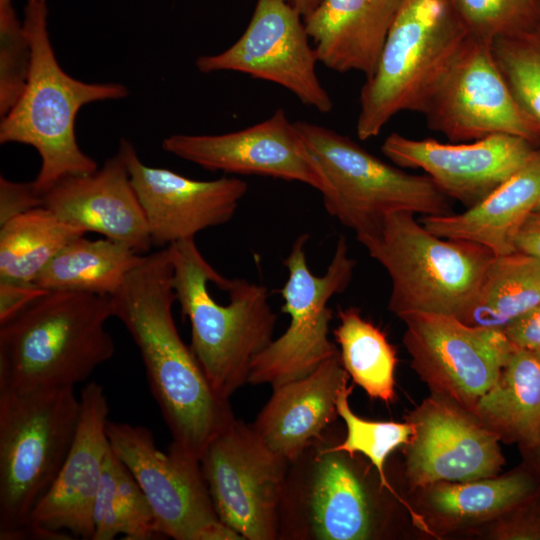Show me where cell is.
Returning a JSON list of instances; mask_svg holds the SVG:
<instances>
[{"instance_id":"obj_31","label":"cell","mask_w":540,"mask_h":540,"mask_svg":"<svg viewBox=\"0 0 540 540\" xmlns=\"http://www.w3.org/2000/svg\"><path fill=\"white\" fill-rule=\"evenodd\" d=\"M334 330L340 358L353 382L372 399H395L396 350L385 333L355 307L339 309Z\"/></svg>"},{"instance_id":"obj_29","label":"cell","mask_w":540,"mask_h":540,"mask_svg":"<svg viewBox=\"0 0 540 540\" xmlns=\"http://www.w3.org/2000/svg\"><path fill=\"white\" fill-rule=\"evenodd\" d=\"M85 235L40 206L0 226V280L34 283L73 239Z\"/></svg>"},{"instance_id":"obj_22","label":"cell","mask_w":540,"mask_h":540,"mask_svg":"<svg viewBox=\"0 0 540 540\" xmlns=\"http://www.w3.org/2000/svg\"><path fill=\"white\" fill-rule=\"evenodd\" d=\"M306 531L318 540H368L378 535V505L365 473L347 453L320 449L303 496Z\"/></svg>"},{"instance_id":"obj_36","label":"cell","mask_w":540,"mask_h":540,"mask_svg":"<svg viewBox=\"0 0 540 540\" xmlns=\"http://www.w3.org/2000/svg\"><path fill=\"white\" fill-rule=\"evenodd\" d=\"M43 206L33 181L16 182L0 177V226L10 219Z\"/></svg>"},{"instance_id":"obj_30","label":"cell","mask_w":540,"mask_h":540,"mask_svg":"<svg viewBox=\"0 0 540 540\" xmlns=\"http://www.w3.org/2000/svg\"><path fill=\"white\" fill-rule=\"evenodd\" d=\"M92 519V540H112L119 535L126 540L163 537L144 492L111 445L95 496Z\"/></svg>"},{"instance_id":"obj_2","label":"cell","mask_w":540,"mask_h":540,"mask_svg":"<svg viewBox=\"0 0 540 540\" xmlns=\"http://www.w3.org/2000/svg\"><path fill=\"white\" fill-rule=\"evenodd\" d=\"M173 289L191 324V350L222 399L247 383L253 359L273 340L276 314L268 289L244 278L228 279L204 258L195 239L168 246Z\"/></svg>"},{"instance_id":"obj_18","label":"cell","mask_w":540,"mask_h":540,"mask_svg":"<svg viewBox=\"0 0 540 540\" xmlns=\"http://www.w3.org/2000/svg\"><path fill=\"white\" fill-rule=\"evenodd\" d=\"M157 246L194 239L210 227L227 223L248 191L236 177L195 180L166 168L146 165L134 145L120 140L118 151Z\"/></svg>"},{"instance_id":"obj_5","label":"cell","mask_w":540,"mask_h":540,"mask_svg":"<svg viewBox=\"0 0 540 540\" xmlns=\"http://www.w3.org/2000/svg\"><path fill=\"white\" fill-rule=\"evenodd\" d=\"M414 215L389 214L373 230L356 235L390 278L388 310L399 319L431 313L465 322L495 254L473 242L440 237Z\"/></svg>"},{"instance_id":"obj_14","label":"cell","mask_w":540,"mask_h":540,"mask_svg":"<svg viewBox=\"0 0 540 540\" xmlns=\"http://www.w3.org/2000/svg\"><path fill=\"white\" fill-rule=\"evenodd\" d=\"M301 17L285 0H257L240 38L220 53L199 56L196 68L202 73L240 72L273 82L303 104L328 113L333 101L317 76L318 61Z\"/></svg>"},{"instance_id":"obj_12","label":"cell","mask_w":540,"mask_h":540,"mask_svg":"<svg viewBox=\"0 0 540 540\" xmlns=\"http://www.w3.org/2000/svg\"><path fill=\"white\" fill-rule=\"evenodd\" d=\"M400 320L415 373L431 393L474 414L516 348L505 332L440 314L413 313Z\"/></svg>"},{"instance_id":"obj_19","label":"cell","mask_w":540,"mask_h":540,"mask_svg":"<svg viewBox=\"0 0 540 540\" xmlns=\"http://www.w3.org/2000/svg\"><path fill=\"white\" fill-rule=\"evenodd\" d=\"M538 147L509 134L442 143L391 133L381 151L396 166L423 170L448 198L469 208L521 169Z\"/></svg>"},{"instance_id":"obj_21","label":"cell","mask_w":540,"mask_h":540,"mask_svg":"<svg viewBox=\"0 0 540 540\" xmlns=\"http://www.w3.org/2000/svg\"><path fill=\"white\" fill-rule=\"evenodd\" d=\"M348 380L338 353L310 374L274 387L251 427L273 453L293 463L338 416L337 397Z\"/></svg>"},{"instance_id":"obj_10","label":"cell","mask_w":540,"mask_h":540,"mask_svg":"<svg viewBox=\"0 0 540 540\" xmlns=\"http://www.w3.org/2000/svg\"><path fill=\"white\" fill-rule=\"evenodd\" d=\"M112 450L144 492L163 537L175 540H242L219 519L200 461L170 445L158 449L141 425L108 421Z\"/></svg>"},{"instance_id":"obj_16","label":"cell","mask_w":540,"mask_h":540,"mask_svg":"<svg viewBox=\"0 0 540 540\" xmlns=\"http://www.w3.org/2000/svg\"><path fill=\"white\" fill-rule=\"evenodd\" d=\"M162 149L203 169L259 175L304 183L324 194L328 180L284 109L242 130L216 134H172Z\"/></svg>"},{"instance_id":"obj_33","label":"cell","mask_w":540,"mask_h":540,"mask_svg":"<svg viewBox=\"0 0 540 540\" xmlns=\"http://www.w3.org/2000/svg\"><path fill=\"white\" fill-rule=\"evenodd\" d=\"M491 49L517 102L540 126V0L530 19L496 38Z\"/></svg>"},{"instance_id":"obj_39","label":"cell","mask_w":540,"mask_h":540,"mask_svg":"<svg viewBox=\"0 0 540 540\" xmlns=\"http://www.w3.org/2000/svg\"><path fill=\"white\" fill-rule=\"evenodd\" d=\"M515 248L540 262V212L528 216L515 238Z\"/></svg>"},{"instance_id":"obj_41","label":"cell","mask_w":540,"mask_h":540,"mask_svg":"<svg viewBox=\"0 0 540 540\" xmlns=\"http://www.w3.org/2000/svg\"><path fill=\"white\" fill-rule=\"evenodd\" d=\"M289 3L294 9H296L299 14L305 18L321 3L322 0H285Z\"/></svg>"},{"instance_id":"obj_38","label":"cell","mask_w":540,"mask_h":540,"mask_svg":"<svg viewBox=\"0 0 540 540\" xmlns=\"http://www.w3.org/2000/svg\"><path fill=\"white\" fill-rule=\"evenodd\" d=\"M505 334L515 347L540 355V305L511 324Z\"/></svg>"},{"instance_id":"obj_9","label":"cell","mask_w":540,"mask_h":540,"mask_svg":"<svg viewBox=\"0 0 540 540\" xmlns=\"http://www.w3.org/2000/svg\"><path fill=\"white\" fill-rule=\"evenodd\" d=\"M308 234L293 242L284 265L288 279L281 289L282 311L290 316L286 331L272 340L252 361L247 383L273 388L302 378L339 353L329 339L333 312L329 300L349 286L356 260L340 236L325 274L314 275L306 259Z\"/></svg>"},{"instance_id":"obj_11","label":"cell","mask_w":540,"mask_h":540,"mask_svg":"<svg viewBox=\"0 0 540 540\" xmlns=\"http://www.w3.org/2000/svg\"><path fill=\"white\" fill-rule=\"evenodd\" d=\"M215 511L242 540L277 538L286 462L251 426L234 420L208 444L200 459Z\"/></svg>"},{"instance_id":"obj_27","label":"cell","mask_w":540,"mask_h":540,"mask_svg":"<svg viewBox=\"0 0 540 540\" xmlns=\"http://www.w3.org/2000/svg\"><path fill=\"white\" fill-rule=\"evenodd\" d=\"M144 255L119 242L77 237L64 246L34 281L47 291L113 296Z\"/></svg>"},{"instance_id":"obj_17","label":"cell","mask_w":540,"mask_h":540,"mask_svg":"<svg viewBox=\"0 0 540 540\" xmlns=\"http://www.w3.org/2000/svg\"><path fill=\"white\" fill-rule=\"evenodd\" d=\"M78 427L69 453L48 492L30 513L20 539H91L93 505L106 456L108 400L103 386L92 381L80 394Z\"/></svg>"},{"instance_id":"obj_32","label":"cell","mask_w":540,"mask_h":540,"mask_svg":"<svg viewBox=\"0 0 540 540\" xmlns=\"http://www.w3.org/2000/svg\"><path fill=\"white\" fill-rule=\"evenodd\" d=\"M353 385L346 383L340 390L336 407L346 426L344 440L330 448L355 457L356 453L365 456L375 468L381 489L390 492L406 509L415 528L422 530L423 524L413 511L409 502L401 497L390 484L385 473L387 458L397 448L408 443L412 426L409 422L371 421L356 415L350 407L349 396Z\"/></svg>"},{"instance_id":"obj_15","label":"cell","mask_w":540,"mask_h":540,"mask_svg":"<svg viewBox=\"0 0 540 540\" xmlns=\"http://www.w3.org/2000/svg\"><path fill=\"white\" fill-rule=\"evenodd\" d=\"M405 421L412 434L404 453V476L412 493L438 482H460L501 473L500 440L457 403L431 393Z\"/></svg>"},{"instance_id":"obj_13","label":"cell","mask_w":540,"mask_h":540,"mask_svg":"<svg viewBox=\"0 0 540 540\" xmlns=\"http://www.w3.org/2000/svg\"><path fill=\"white\" fill-rule=\"evenodd\" d=\"M422 114L430 129L452 142L509 134L540 146V126L517 102L494 59L491 45L471 35Z\"/></svg>"},{"instance_id":"obj_42","label":"cell","mask_w":540,"mask_h":540,"mask_svg":"<svg viewBox=\"0 0 540 540\" xmlns=\"http://www.w3.org/2000/svg\"><path fill=\"white\" fill-rule=\"evenodd\" d=\"M535 211H538V212H540V202L538 203V205H537V207H536Z\"/></svg>"},{"instance_id":"obj_4","label":"cell","mask_w":540,"mask_h":540,"mask_svg":"<svg viewBox=\"0 0 540 540\" xmlns=\"http://www.w3.org/2000/svg\"><path fill=\"white\" fill-rule=\"evenodd\" d=\"M111 296L47 291L0 324V388L74 387L115 353Z\"/></svg>"},{"instance_id":"obj_8","label":"cell","mask_w":540,"mask_h":540,"mask_svg":"<svg viewBox=\"0 0 540 540\" xmlns=\"http://www.w3.org/2000/svg\"><path fill=\"white\" fill-rule=\"evenodd\" d=\"M294 123L328 180L329 189L322 194L325 210L355 235L373 230L395 212L451 213L449 198L426 174L390 165L335 130Z\"/></svg>"},{"instance_id":"obj_28","label":"cell","mask_w":540,"mask_h":540,"mask_svg":"<svg viewBox=\"0 0 540 540\" xmlns=\"http://www.w3.org/2000/svg\"><path fill=\"white\" fill-rule=\"evenodd\" d=\"M540 305V262L514 251L495 255L480 284L474 306L464 322L504 331Z\"/></svg>"},{"instance_id":"obj_37","label":"cell","mask_w":540,"mask_h":540,"mask_svg":"<svg viewBox=\"0 0 540 540\" xmlns=\"http://www.w3.org/2000/svg\"><path fill=\"white\" fill-rule=\"evenodd\" d=\"M46 292L34 283L0 280V324Z\"/></svg>"},{"instance_id":"obj_35","label":"cell","mask_w":540,"mask_h":540,"mask_svg":"<svg viewBox=\"0 0 540 540\" xmlns=\"http://www.w3.org/2000/svg\"><path fill=\"white\" fill-rule=\"evenodd\" d=\"M470 536L488 540H540V490Z\"/></svg>"},{"instance_id":"obj_6","label":"cell","mask_w":540,"mask_h":540,"mask_svg":"<svg viewBox=\"0 0 540 540\" xmlns=\"http://www.w3.org/2000/svg\"><path fill=\"white\" fill-rule=\"evenodd\" d=\"M469 37L454 0H402L360 91L358 138L378 136L402 111L422 113Z\"/></svg>"},{"instance_id":"obj_40","label":"cell","mask_w":540,"mask_h":540,"mask_svg":"<svg viewBox=\"0 0 540 540\" xmlns=\"http://www.w3.org/2000/svg\"><path fill=\"white\" fill-rule=\"evenodd\" d=\"M521 463L533 474L540 484V435L536 442L523 449H519Z\"/></svg>"},{"instance_id":"obj_3","label":"cell","mask_w":540,"mask_h":540,"mask_svg":"<svg viewBox=\"0 0 540 540\" xmlns=\"http://www.w3.org/2000/svg\"><path fill=\"white\" fill-rule=\"evenodd\" d=\"M22 22L30 48L27 79L14 105L1 117L0 143L29 145L38 152L41 166L33 183L42 196L59 180L98 168L77 142L80 109L89 103L124 99L129 90L117 82H84L63 70L49 37L48 0H27Z\"/></svg>"},{"instance_id":"obj_7","label":"cell","mask_w":540,"mask_h":540,"mask_svg":"<svg viewBox=\"0 0 540 540\" xmlns=\"http://www.w3.org/2000/svg\"><path fill=\"white\" fill-rule=\"evenodd\" d=\"M74 387L0 388V539L19 540L54 483L78 427Z\"/></svg>"},{"instance_id":"obj_1","label":"cell","mask_w":540,"mask_h":540,"mask_svg":"<svg viewBox=\"0 0 540 540\" xmlns=\"http://www.w3.org/2000/svg\"><path fill=\"white\" fill-rule=\"evenodd\" d=\"M111 301L113 316L140 352L151 393L172 436L171 446L200 461L208 444L235 418L228 400L213 391L178 333L168 247L144 255Z\"/></svg>"},{"instance_id":"obj_24","label":"cell","mask_w":540,"mask_h":540,"mask_svg":"<svg viewBox=\"0 0 540 540\" xmlns=\"http://www.w3.org/2000/svg\"><path fill=\"white\" fill-rule=\"evenodd\" d=\"M402 0H322L304 19L317 61L370 77Z\"/></svg>"},{"instance_id":"obj_25","label":"cell","mask_w":540,"mask_h":540,"mask_svg":"<svg viewBox=\"0 0 540 540\" xmlns=\"http://www.w3.org/2000/svg\"><path fill=\"white\" fill-rule=\"evenodd\" d=\"M540 202V146L515 174L461 213L423 216L421 223L448 239L473 242L495 255L516 251L515 238Z\"/></svg>"},{"instance_id":"obj_23","label":"cell","mask_w":540,"mask_h":540,"mask_svg":"<svg viewBox=\"0 0 540 540\" xmlns=\"http://www.w3.org/2000/svg\"><path fill=\"white\" fill-rule=\"evenodd\" d=\"M540 490L533 474L520 463L494 476L460 482H438L411 494L409 502L425 535L441 539L470 536Z\"/></svg>"},{"instance_id":"obj_26","label":"cell","mask_w":540,"mask_h":540,"mask_svg":"<svg viewBox=\"0 0 540 540\" xmlns=\"http://www.w3.org/2000/svg\"><path fill=\"white\" fill-rule=\"evenodd\" d=\"M474 415L500 442L533 445L540 435V355L516 347Z\"/></svg>"},{"instance_id":"obj_34","label":"cell","mask_w":540,"mask_h":540,"mask_svg":"<svg viewBox=\"0 0 540 540\" xmlns=\"http://www.w3.org/2000/svg\"><path fill=\"white\" fill-rule=\"evenodd\" d=\"M470 35L492 45L493 41L527 22L537 0H454Z\"/></svg>"},{"instance_id":"obj_20","label":"cell","mask_w":540,"mask_h":540,"mask_svg":"<svg viewBox=\"0 0 540 540\" xmlns=\"http://www.w3.org/2000/svg\"><path fill=\"white\" fill-rule=\"evenodd\" d=\"M63 222L122 243L140 254L152 243L144 211L117 152L95 171L67 176L42 195Z\"/></svg>"}]
</instances>
